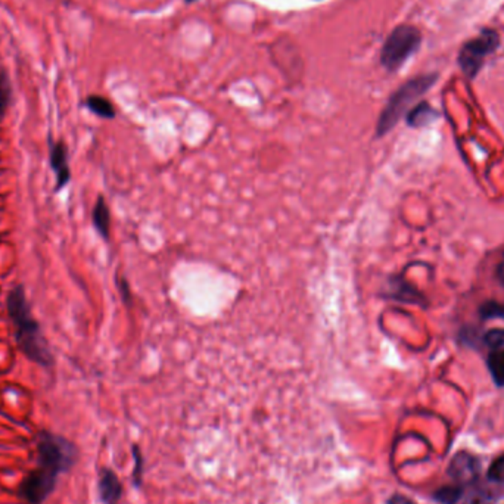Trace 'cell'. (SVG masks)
<instances>
[{
  "instance_id": "cell-1",
  "label": "cell",
  "mask_w": 504,
  "mask_h": 504,
  "mask_svg": "<svg viewBox=\"0 0 504 504\" xmlns=\"http://www.w3.org/2000/svg\"><path fill=\"white\" fill-rule=\"evenodd\" d=\"M8 313L9 319L12 320L15 339L23 351L31 361L40 366L49 367L54 364L48 342L43 333L40 330L37 320L31 314L28 306L25 291L23 286H15L8 295Z\"/></svg>"
},
{
  "instance_id": "cell-2",
  "label": "cell",
  "mask_w": 504,
  "mask_h": 504,
  "mask_svg": "<svg viewBox=\"0 0 504 504\" xmlns=\"http://www.w3.org/2000/svg\"><path fill=\"white\" fill-rule=\"evenodd\" d=\"M435 81H437L435 74L419 76L408 80L400 89L394 92L390 101H388L386 107L382 109L379 120H377L376 125L377 138L390 133L395 127L397 123L400 121L403 115L407 112V109L412 107V103L417 101L420 96H423V94L434 86Z\"/></svg>"
},
{
  "instance_id": "cell-3",
  "label": "cell",
  "mask_w": 504,
  "mask_h": 504,
  "mask_svg": "<svg viewBox=\"0 0 504 504\" xmlns=\"http://www.w3.org/2000/svg\"><path fill=\"white\" fill-rule=\"evenodd\" d=\"M39 466L59 475L76 463L77 451L70 441L50 432H41L37 438Z\"/></svg>"
},
{
  "instance_id": "cell-4",
  "label": "cell",
  "mask_w": 504,
  "mask_h": 504,
  "mask_svg": "<svg viewBox=\"0 0 504 504\" xmlns=\"http://www.w3.org/2000/svg\"><path fill=\"white\" fill-rule=\"evenodd\" d=\"M422 34L413 25L397 27L386 39L381 50V64L388 71H395L419 49Z\"/></svg>"
},
{
  "instance_id": "cell-5",
  "label": "cell",
  "mask_w": 504,
  "mask_h": 504,
  "mask_svg": "<svg viewBox=\"0 0 504 504\" xmlns=\"http://www.w3.org/2000/svg\"><path fill=\"white\" fill-rule=\"evenodd\" d=\"M498 41V34L494 30H484L476 39L468 41L459 55L460 68L468 77L474 78L478 74L485 58L497 49Z\"/></svg>"
},
{
  "instance_id": "cell-6",
  "label": "cell",
  "mask_w": 504,
  "mask_h": 504,
  "mask_svg": "<svg viewBox=\"0 0 504 504\" xmlns=\"http://www.w3.org/2000/svg\"><path fill=\"white\" fill-rule=\"evenodd\" d=\"M58 475L37 466L33 472L25 476L19 488V494L28 504H41L52 491L55 490Z\"/></svg>"
},
{
  "instance_id": "cell-7",
  "label": "cell",
  "mask_w": 504,
  "mask_h": 504,
  "mask_svg": "<svg viewBox=\"0 0 504 504\" xmlns=\"http://www.w3.org/2000/svg\"><path fill=\"white\" fill-rule=\"evenodd\" d=\"M50 167L54 168V171L56 174V191L64 187L71 178V171H70V165H68V151L65 148V145L62 142H56L55 145H52L50 148Z\"/></svg>"
},
{
  "instance_id": "cell-8",
  "label": "cell",
  "mask_w": 504,
  "mask_h": 504,
  "mask_svg": "<svg viewBox=\"0 0 504 504\" xmlns=\"http://www.w3.org/2000/svg\"><path fill=\"white\" fill-rule=\"evenodd\" d=\"M121 484L117 478L109 469H103L99 479V492L101 498L105 504H117L121 497Z\"/></svg>"
},
{
  "instance_id": "cell-9",
  "label": "cell",
  "mask_w": 504,
  "mask_h": 504,
  "mask_svg": "<svg viewBox=\"0 0 504 504\" xmlns=\"http://www.w3.org/2000/svg\"><path fill=\"white\" fill-rule=\"evenodd\" d=\"M92 218H93V224H94V227H96L99 235L103 239H108L109 227H111V213H109V208H108L107 202H105V199L102 196L98 198L96 205H94V208H93Z\"/></svg>"
},
{
  "instance_id": "cell-10",
  "label": "cell",
  "mask_w": 504,
  "mask_h": 504,
  "mask_svg": "<svg viewBox=\"0 0 504 504\" xmlns=\"http://www.w3.org/2000/svg\"><path fill=\"white\" fill-rule=\"evenodd\" d=\"M435 117H437L435 109L430 107L429 103L422 102L416 105L412 111H408L407 124L412 125V127H422V125H426L430 121H434Z\"/></svg>"
},
{
  "instance_id": "cell-11",
  "label": "cell",
  "mask_w": 504,
  "mask_h": 504,
  "mask_svg": "<svg viewBox=\"0 0 504 504\" xmlns=\"http://www.w3.org/2000/svg\"><path fill=\"white\" fill-rule=\"evenodd\" d=\"M450 474L456 479H469L476 475V463L472 457L460 454L454 459L450 468Z\"/></svg>"
},
{
  "instance_id": "cell-12",
  "label": "cell",
  "mask_w": 504,
  "mask_h": 504,
  "mask_svg": "<svg viewBox=\"0 0 504 504\" xmlns=\"http://www.w3.org/2000/svg\"><path fill=\"white\" fill-rule=\"evenodd\" d=\"M86 105L93 114L99 115L102 118L111 120L115 117V109L112 107V103L102 96H89Z\"/></svg>"
},
{
  "instance_id": "cell-13",
  "label": "cell",
  "mask_w": 504,
  "mask_h": 504,
  "mask_svg": "<svg viewBox=\"0 0 504 504\" xmlns=\"http://www.w3.org/2000/svg\"><path fill=\"white\" fill-rule=\"evenodd\" d=\"M10 99H12V87H10L6 71L0 67V121L5 118Z\"/></svg>"
},
{
  "instance_id": "cell-14",
  "label": "cell",
  "mask_w": 504,
  "mask_h": 504,
  "mask_svg": "<svg viewBox=\"0 0 504 504\" xmlns=\"http://www.w3.org/2000/svg\"><path fill=\"white\" fill-rule=\"evenodd\" d=\"M488 369L492 379L498 385L504 386V353H491L488 357Z\"/></svg>"
},
{
  "instance_id": "cell-15",
  "label": "cell",
  "mask_w": 504,
  "mask_h": 504,
  "mask_svg": "<svg viewBox=\"0 0 504 504\" xmlns=\"http://www.w3.org/2000/svg\"><path fill=\"white\" fill-rule=\"evenodd\" d=\"M484 341L492 351L504 353V329H492L487 332Z\"/></svg>"
},
{
  "instance_id": "cell-16",
  "label": "cell",
  "mask_w": 504,
  "mask_h": 504,
  "mask_svg": "<svg viewBox=\"0 0 504 504\" xmlns=\"http://www.w3.org/2000/svg\"><path fill=\"white\" fill-rule=\"evenodd\" d=\"M481 317L484 319H497L504 317V306L496 301H487L481 307Z\"/></svg>"
},
{
  "instance_id": "cell-17",
  "label": "cell",
  "mask_w": 504,
  "mask_h": 504,
  "mask_svg": "<svg viewBox=\"0 0 504 504\" xmlns=\"http://www.w3.org/2000/svg\"><path fill=\"white\" fill-rule=\"evenodd\" d=\"M488 479L498 482V484H504V456L492 461L488 469Z\"/></svg>"
},
{
  "instance_id": "cell-18",
  "label": "cell",
  "mask_w": 504,
  "mask_h": 504,
  "mask_svg": "<svg viewBox=\"0 0 504 504\" xmlns=\"http://www.w3.org/2000/svg\"><path fill=\"white\" fill-rule=\"evenodd\" d=\"M460 492L461 491L457 487H444L437 492L435 497L444 504H454L460 497Z\"/></svg>"
},
{
  "instance_id": "cell-19",
  "label": "cell",
  "mask_w": 504,
  "mask_h": 504,
  "mask_svg": "<svg viewBox=\"0 0 504 504\" xmlns=\"http://www.w3.org/2000/svg\"><path fill=\"white\" fill-rule=\"evenodd\" d=\"M388 504H414V503L412 500H408L407 497L394 496V497H391L390 501H388Z\"/></svg>"
},
{
  "instance_id": "cell-20",
  "label": "cell",
  "mask_w": 504,
  "mask_h": 504,
  "mask_svg": "<svg viewBox=\"0 0 504 504\" xmlns=\"http://www.w3.org/2000/svg\"><path fill=\"white\" fill-rule=\"evenodd\" d=\"M470 504H491L485 497H479V498H474L470 501Z\"/></svg>"
},
{
  "instance_id": "cell-21",
  "label": "cell",
  "mask_w": 504,
  "mask_h": 504,
  "mask_svg": "<svg viewBox=\"0 0 504 504\" xmlns=\"http://www.w3.org/2000/svg\"><path fill=\"white\" fill-rule=\"evenodd\" d=\"M186 2H193V0H186Z\"/></svg>"
}]
</instances>
